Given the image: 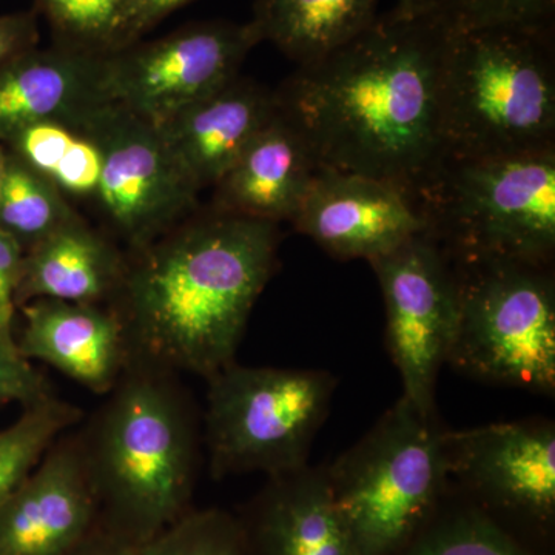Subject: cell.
<instances>
[{"label":"cell","instance_id":"d4e9b609","mask_svg":"<svg viewBox=\"0 0 555 555\" xmlns=\"http://www.w3.org/2000/svg\"><path fill=\"white\" fill-rule=\"evenodd\" d=\"M83 411L57 396L22 409L13 425L0 429V506L62 434L78 426Z\"/></svg>","mask_w":555,"mask_h":555},{"label":"cell","instance_id":"ba28073f","mask_svg":"<svg viewBox=\"0 0 555 555\" xmlns=\"http://www.w3.org/2000/svg\"><path fill=\"white\" fill-rule=\"evenodd\" d=\"M206 382L201 420L215 480L251 473L270 477L309 465L337 389L334 375L233 361Z\"/></svg>","mask_w":555,"mask_h":555},{"label":"cell","instance_id":"f1b7e54d","mask_svg":"<svg viewBox=\"0 0 555 555\" xmlns=\"http://www.w3.org/2000/svg\"><path fill=\"white\" fill-rule=\"evenodd\" d=\"M53 396L50 379L22 356L14 332L0 328V406L17 403L24 409Z\"/></svg>","mask_w":555,"mask_h":555},{"label":"cell","instance_id":"2e32d148","mask_svg":"<svg viewBox=\"0 0 555 555\" xmlns=\"http://www.w3.org/2000/svg\"><path fill=\"white\" fill-rule=\"evenodd\" d=\"M238 520L248 555H361L332 495L326 466L268 477Z\"/></svg>","mask_w":555,"mask_h":555},{"label":"cell","instance_id":"7402d4cb","mask_svg":"<svg viewBox=\"0 0 555 555\" xmlns=\"http://www.w3.org/2000/svg\"><path fill=\"white\" fill-rule=\"evenodd\" d=\"M98 108L78 119H50L22 127L3 147L72 203L94 206L104 166V150L93 127Z\"/></svg>","mask_w":555,"mask_h":555},{"label":"cell","instance_id":"e0dca14e","mask_svg":"<svg viewBox=\"0 0 555 555\" xmlns=\"http://www.w3.org/2000/svg\"><path fill=\"white\" fill-rule=\"evenodd\" d=\"M278 112L275 91L238 75L158 127L195 188L214 189Z\"/></svg>","mask_w":555,"mask_h":555},{"label":"cell","instance_id":"3957f363","mask_svg":"<svg viewBox=\"0 0 555 555\" xmlns=\"http://www.w3.org/2000/svg\"><path fill=\"white\" fill-rule=\"evenodd\" d=\"M75 434L102 528L144 545L188 513L204 440L181 374L131 357Z\"/></svg>","mask_w":555,"mask_h":555},{"label":"cell","instance_id":"5bb4252c","mask_svg":"<svg viewBox=\"0 0 555 555\" xmlns=\"http://www.w3.org/2000/svg\"><path fill=\"white\" fill-rule=\"evenodd\" d=\"M98 526L96 496L73 427L0 506V555H68Z\"/></svg>","mask_w":555,"mask_h":555},{"label":"cell","instance_id":"30bf717a","mask_svg":"<svg viewBox=\"0 0 555 555\" xmlns=\"http://www.w3.org/2000/svg\"><path fill=\"white\" fill-rule=\"evenodd\" d=\"M449 481L518 539L550 534L555 520V425L521 420L448 430Z\"/></svg>","mask_w":555,"mask_h":555},{"label":"cell","instance_id":"d6986e66","mask_svg":"<svg viewBox=\"0 0 555 555\" xmlns=\"http://www.w3.org/2000/svg\"><path fill=\"white\" fill-rule=\"evenodd\" d=\"M318 170L308 141L278 108L219 179L211 207L272 224L291 222Z\"/></svg>","mask_w":555,"mask_h":555},{"label":"cell","instance_id":"83f0119b","mask_svg":"<svg viewBox=\"0 0 555 555\" xmlns=\"http://www.w3.org/2000/svg\"><path fill=\"white\" fill-rule=\"evenodd\" d=\"M142 555H248L238 517L221 509H189L141 545Z\"/></svg>","mask_w":555,"mask_h":555},{"label":"cell","instance_id":"603a6c76","mask_svg":"<svg viewBox=\"0 0 555 555\" xmlns=\"http://www.w3.org/2000/svg\"><path fill=\"white\" fill-rule=\"evenodd\" d=\"M396 555H539L451 485L436 514Z\"/></svg>","mask_w":555,"mask_h":555},{"label":"cell","instance_id":"484cf974","mask_svg":"<svg viewBox=\"0 0 555 555\" xmlns=\"http://www.w3.org/2000/svg\"><path fill=\"white\" fill-rule=\"evenodd\" d=\"M133 0H35L54 43L108 56L119 50Z\"/></svg>","mask_w":555,"mask_h":555},{"label":"cell","instance_id":"d6a6232c","mask_svg":"<svg viewBox=\"0 0 555 555\" xmlns=\"http://www.w3.org/2000/svg\"><path fill=\"white\" fill-rule=\"evenodd\" d=\"M68 555H142V553L141 545H137L100 525Z\"/></svg>","mask_w":555,"mask_h":555},{"label":"cell","instance_id":"5b68a950","mask_svg":"<svg viewBox=\"0 0 555 555\" xmlns=\"http://www.w3.org/2000/svg\"><path fill=\"white\" fill-rule=\"evenodd\" d=\"M425 235L451 259L554 264L555 149L443 159L414 192Z\"/></svg>","mask_w":555,"mask_h":555},{"label":"cell","instance_id":"4dcf8cb0","mask_svg":"<svg viewBox=\"0 0 555 555\" xmlns=\"http://www.w3.org/2000/svg\"><path fill=\"white\" fill-rule=\"evenodd\" d=\"M192 2L195 0H133L120 38L119 50L142 40L144 35L159 25V22Z\"/></svg>","mask_w":555,"mask_h":555},{"label":"cell","instance_id":"7c38bea8","mask_svg":"<svg viewBox=\"0 0 555 555\" xmlns=\"http://www.w3.org/2000/svg\"><path fill=\"white\" fill-rule=\"evenodd\" d=\"M369 264L385 299L387 347L400 374L401 397L423 414H437L438 375L459 315L454 266L425 233Z\"/></svg>","mask_w":555,"mask_h":555},{"label":"cell","instance_id":"cb8c5ba5","mask_svg":"<svg viewBox=\"0 0 555 555\" xmlns=\"http://www.w3.org/2000/svg\"><path fill=\"white\" fill-rule=\"evenodd\" d=\"M79 215L50 181L7 152L0 184V232L16 241L24 254Z\"/></svg>","mask_w":555,"mask_h":555},{"label":"cell","instance_id":"ac0fdd59","mask_svg":"<svg viewBox=\"0 0 555 555\" xmlns=\"http://www.w3.org/2000/svg\"><path fill=\"white\" fill-rule=\"evenodd\" d=\"M107 57L54 43L0 65V144L22 127L50 119H78L113 102Z\"/></svg>","mask_w":555,"mask_h":555},{"label":"cell","instance_id":"4316f807","mask_svg":"<svg viewBox=\"0 0 555 555\" xmlns=\"http://www.w3.org/2000/svg\"><path fill=\"white\" fill-rule=\"evenodd\" d=\"M396 9L448 33L555 21V0H397Z\"/></svg>","mask_w":555,"mask_h":555},{"label":"cell","instance_id":"8992f818","mask_svg":"<svg viewBox=\"0 0 555 555\" xmlns=\"http://www.w3.org/2000/svg\"><path fill=\"white\" fill-rule=\"evenodd\" d=\"M438 415L404 397L326 466L328 485L361 555H396L436 514L449 481Z\"/></svg>","mask_w":555,"mask_h":555},{"label":"cell","instance_id":"44dd1931","mask_svg":"<svg viewBox=\"0 0 555 555\" xmlns=\"http://www.w3.org/2000/svg\"><path fill=\"white\" fill-rule=\"evenodd\" d=\"M379 0H255L250 24L288 60L308 65L334 53L378 17Z\"/></svg>","mask_w":555,"mask_h":555},{"label":"cell","instance_id":"9c48e42d","mask_svg":"<svg viewBox=\"0 0 555 555\" xmlns=\"http://www.w3.org/2000/svg\"><path fill=\"white\" fill-rule=\"evenodd\" d=\"M104 150L94 207L102 230L126 251L147 246L198 210L199 190L182 171L158 127L116 102L93 115Z\"/></svg>","mask_w":555,"mask_h":555},{"label":"cell","instance_id":"277c9868","mask_svg":"<svg viewBox=\"0 0 555 555\" xmlns=\"http://www.w3.org/2000/svg\"><path fill=\"white\" fill-rule=\"evenodd\" d=\"M441 138L459 158L555 149L554 25L449 33Z\"/></svg>","mask_w":555,"mask_h":555},{"label":"cell","instance_id":"8fae6325","mask_svg":"<svg viewBox=\"0 0 555 555\" xmlns=\"http://www.w3.org/2000/svg\"><path fill=\"white\" fill-rule=\"evenodd\" d=\"M261 42L250 22H196L163 38L138 40L107 57L109 100L153 126L240 75Z\"/></svg>","mask_w":555,"mask_h":555},{"label":"cell","instance_id":"1f68e13d","mask_svg":"<svg viewBox=\"0 0 555 555\" xmlns=\"http://www.w3.org/2000/svg\"><path fill=\"white\" fill-rule=\"evenodd\" d=\"M39 43L38 13L0 14V65Z\"/></svg>","mask_w":555,"mask_h":555},{"label":"cell","instance_id":"7a4b0ae2","mask_svg":"<svg viewBox=\"0 0 555 555\" xmlns=\"http://www.w3.org/2000/svg\"><path fill=\"white\" fill-rule=\"evenodd\" d=\"M278 244V224L210 207L127 251L109 308L122 320L131 357L204 379L236 361Z\"/></svg>","mask_w":555,"mask_h":555},{"label":"cell","instance_id":"836d02e7","mask_svg":"<svg viewBox=\"0 0 555 555\" xmlns=\"http://www.w3.org/2000/svg\"><path fill=\"white\" fill-rule=\"evenodd\" d=\"M7 166V149L0 144V184H2L3 173H5Z\"/></svg>","mask_w":555,"mask_h":555},{"label":"cell","instance_id":"6da1fadb","mask_svg":"<svg viewBox=\"0 0 555 555\" xmlns=\"http://www.w3.org/2000/svg\"><path fill=\"white\" fill-rule=\"evenodd\" d=\"M449 33L393 9L275 90L318 169L390 182L412 196L443 159L441 69Z\"/></svg>","mask_w":555,"mask_h":555},{"label":"cell","instance_id":"9a60e30c","mask_svg":"<svg viewBox=\"0 0 555 555\" xmlns=\"http://www.w3.org/2000/svg\"><path fill=\"white\" fill-rule=\"evenodd\" d=\"M16 338L22 356L56 369L96 396H107L131 360L126 327L115 309L39 298L21 306Z\"/></svg>","mask_w":555,"mask_h":555},{"label":"cell","instance_id":"ffe728a7","mask_svg":"<svg viewBox=\"0 0 555 555\" xmlns=\"http://www.w3.org/2000/svg\"><path fill=\"white\" fill-rule=\"evenodd\" d=\"M126 270L127 251L79 215L24 254L14 302L17 309L39 298L109 306Z\"/></svg>","mask_w":555,"mask_h":555},{"label":"cell","instance_id":"4fadbf2b","mask_svg":"<svg viewBox=\"0 0 555 555\" xmlns=\"http://www.w3.org/2000/svg\"><path fill=\"white\" fill-rule=\"evenodd\" d=\"M291 222L332 257L367 262L425 233L408 190L324 169L317 171Z\"/></svg>","mask_w":555,"mask_h":555},{"label":"cell","instance_id":"52a82bcc","mask_svg":"<svg viewBox=\"0 0 555 555\" xmlns=\"http://www.w3.org/2000/svg\"><path fill=\"white\" fill-rule=\"evenodd\" d=\"M451 261L459 315L447 364L481 382L553 397V264L502 258Z\"/></svg>","mask_w":555,"mask_h":555},{"label":"cell","instance_id":"f546056e","mask_svg":"<svg viewBox=\"0 0 555 555\" xmlns=\"http://www.w3.org/2000/svg\"><path fill=\"white\" fill-rule=\"evenodd\" d=\"M24 250L7 233L0 232V328L14 332L17 284H20Z\"/></svg>","mask_w":555,"mask_h":555}]
</instances>
